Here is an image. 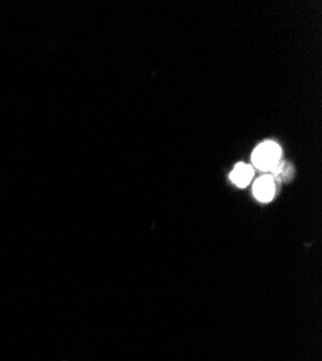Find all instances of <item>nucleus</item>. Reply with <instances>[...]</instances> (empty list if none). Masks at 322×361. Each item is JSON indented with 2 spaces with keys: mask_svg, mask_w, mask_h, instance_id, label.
Instances as JSON below:
<instances>
[{
  "mask_svg": "<svg viewBox=\"0 0 322 361\" xmlns=\"http://www.w3.org/2000/svg\"><path fill=\"white\" fill-rule=\"evenodd\" d=\"M282 149L275 142L261 143L253 154V162L259 169L278 171L280 168Z\"/></svg>",
  "mask_w": 322,
  "mask_h": 361,
  "instance_id": "f257e3e1",
  "label": "nucleus"
},
{
  "mask_svg": "<svg viewBox=\"0 0 322 361\" xmlns=\"http://www.w3.org/2000/svg\"><path fill=\"white\" fill-rule=\"evenodd\" d=\"M275 183L271 176H261L254 184V195L259 201L269 202L275 197Z\"/></svg>",
  "mask_w": 322,
  "mask_h": 361,
  "instance_id": "f03ea898",
  "label": "nucleus"
},
{
  "mask_svg": "<svg viewBox=\"0 0 322 361\" xmlns=\"http://www.w3.org/2000/svg\"><path fill=\"white\" fill-rule=\"evenodd\" d=\"M253 168L246 164H239L231 172V180L237 187H247L253 178Z\"/></svg>",
  "mask_w": 322,
  "mask_h": 361,
  "instance_id": "7ed1b4c3",
  "label": "nucleus"
}]
</instances>
